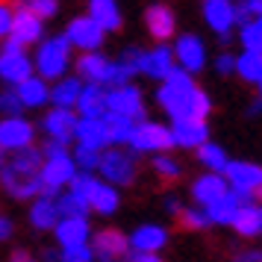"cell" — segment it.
I'll return each instance as SVG.
<instances>
[{"instance_id":"8992f818","label":"cell","mask_w":262,"mask_h":262,"mask_svg":"<svg viewBox=\"0 0 262 262\" xmlns=\"http://www.w3.org/2000/svg\"><path fill=\"white\" fill-rule=\"evenodd\" d=\"M133 154H168L174 147V139H171V127L165 124H156V121H136L133 127V136L127 142Z\"/></svg>"},{"instance_id":"484cf974","label":"cell","mask_w":262,"mask_h":262,"mask_svg":"<svg viewBox=\"0 0 262 262\" xmlns=\"http://www.w3.org/2000/svg\"><path fill=\"white\" fill-rule=\"evenodd\" d=\"M12 89L18 92L24 109H38V106H45V103H50V85H48V80L38 77V74H30L27 80H21V83L12 85Z\"/></svg>"},{"instance_id":"d6986e66","label":"cell","mask_w":262,"mask_h":262,"mask_svg":"<svg viewBox=\"0 0 262 262\" xmlns=\"http://www.w3.org/2000/svg\"><path fill=\"white\" fill-rule=\"evenodd\" d=\"M203 18L212 33L230 36L236 27V3L233 0H203Z\"/></svg>"},{"instance_id":"83f0119b","label":"cell","mask_w":262,"mask_h":262,"mask_svg":"<svg viewBox=\"0 0 262 262\" xmlns=\"http://www.w3.org/2000/svg\"><path fill=\"white\" fill-rule=\"evenodd\" d=\"M80 92H83V80L80 77H59V80H53V85H50V106L74 109Z\"/></svg>"},{"instance_id":"2e32d148","label":"cell","mask_w":262,"mask_h":262,"mask_svg":"<svg viewBox=\"0 0 262 262\" xmlns=\"http://www.w3.org/2000/svg\"><path fill=\"white\" fill-rule=\"evenodd\" d=\"M174 53L168 45H156L150 50H139V74L150 77V80H165L168 71L174 68Z\"/></svg>"},{"instance_id":"4fadbf2b","label":"cell","mask_w":262,"mask_h":262,"mask_svg":"<svg viewBox=\"0 0 262 262\" xmlns=\"http://www.w3.org/2000/svg\"><path fill=\"white\" fill-rule=\"evenodd\" d=\"M65 36H68V41H71V48L97 50L100 45H103V36H106V33L97 27V21L92 18V15H77L71 24H68Z\"/></svg>"},{"instance_id":"11a10c76","label":"cell","mask_w":262,"mask_h":262,"mask_svg":"<svg viewBox=\"0 0 262 262\" xmlns=\"http://www.w3.org/2000/svg\"><path fill=\"white\" fill-rule=\"evenodd\" d=\"M248 115H253V118H256V115H262V97H259V100H253V103L248 106Z\"/></svg>"},{"instance_id":"8d00e7d4","label":"cell","mask_w":262,"mask_h":262,"mask_svg":"<svg viewBox=\"0 0 262 262\" xmlns=\"http://www.w3.org/2000/svg\"><path fill=\"white\" fill-rule=\"evenodd\" d=\"M238 38H242L245 50H262V15L259 18H250L248 24H242Z\"/></svg>"},{"instance_id":"9f6ffc18","label":"cell","mask_w":262,"mask_h":262,"mask_svg":"<svg viewBox=\"0 0 262 262\" xmlns=\"http://www.w3.org/2000/svg\"><path fill=\"white\" fill-rule=\"evenodd\" d=\"M3 162H6V150L0 147V168H3Z\"/></svg>"},{"instance_id":"7dc6e473","label":"cell","mask_w":262,"mask_h":262,"mask_svg":"<svg viewBox=\"0 0 262 262\" xmlns=\"http://www.w3.org/2000/svg\"><path fill=\"white\" fill-rule=\"evenodd\" d=\"M215 71L218 74H233L236 71V56L233 53H218V59H215Z\"/></svg>"},{"instance_id":"cb8c5ba5","label":"cell","mask_w":262,"mask_h":262,"mask_svg":"<svg viewBox=\"0 0 262 262\" xmlns=\"http://www.w3.org/2000/svg\"><path fill=\"white\" fill-rule=\"evenodd\" d=\"M130 250H142V253H159L168 245V230L159 224H142L136 227L130 236Z\"/></svg>"},{"instance_id":"4316f807","label":"cell","mask_w":262,"mask_h":262,"mask_svg":"<svg viewBox=\"0 0 262 262\" xmlns=\"http://www.w3.org/2000/svg\"><path fill=\"white\" fill-rule=\"evenodd\" d=\"M77 112L89 118H100L106 112V85L100 83H83V92L77 97Z\"/></svg>"},{"instance_id":"e575fe53","label":"cell","mask_w":262,"mask_h":262,"mask_svg":"<svg viewBox=\"0 0 262 262\" xmlns=\"http://www.w3.org/2000/svg\"><path fill=\"white\" fill-rule=\"evenodd\" d=\"M198 150V159H201L203 165H206V171H215V174H224V168L227 162H230V156H227V150L221 147V144H215V142H206L201 144V147H194Z\"/></svg>"},{"instance_id":"f5cc1de1","label":"cell","mask_w":262,"mask_h":262,"mask_svg":"<svg viewBox=\"0 0 262 262\" xmlns=\"http://www.w3.org/2000/svg\"><path fill=\"white\" fill-rule=\"evenodd\" d=\"M165 209L171 215H180V209H183V203L177 201V198H165Z\"/></svg>"},{"instance_id":"681fc988","label":"cell","mask_w":262,"mask_h":262,"mask_svg":"<svg viewBox=\"0 0 262 262\" xmlns=\"http://www.w3.org/2000/svg\"><path fill=\"white\" fill-rule=\"evenodd\" d=\"M236 262H262V250H242Z\"/></svg>"},{"instance_id":"44dd1931","label":"cell","mask_w":262,"mask_h":262,"mask_svg":"<svg viewBox=\"0 0 262 262\" xmlns=\"http://www.w3.org/2000/svg\"><path fill=\"white\" fill-rule=\"evenodd\" d=\"M74 68H77V77H80L83 83H100V85H106L112 59H106L100 50H83V56L74 62Z\"/></svg>"},{"instance_id":"8fae6325","label":"cell","mask_w":262,"mask_h":262,"mask_svg":"<svg viewBox=\"0 0 262 262\" xmlns=\"http://www.w3.org/2000/svg\"><path fill=\"white\" fill-rule=\"evenodd\" d=\"M92 250H95V262H124L130 253V238L118 233V230H97L92 238Z\"/></svg>"},{"instance_id":"d6a6232c","label":"cell","mask_w":262,"mask_h":262,"mask_svg":"<svg viewBox=\"0 0 262 262\" xmlns=\"http://www.w3.org/2000/svg\"><path fill=\"white\" fill-rule=\"evenodd\" d=\"M89 206H92V212L112 215V212L121 206L118 189H115L112 183H106V180H100V183H97V189L92 191V198H89Z\"/></svg>"},{"instance_id":"7c38bea8","label":"cell","mask_w":262,"mask_h":262,"mask_svg":"<svg viewBox=\"0 0 262 262\" xmlns=\"http://www.w3.org/2000/svg\"><path fill=\"white\" fill-rule=\"evenodd\" d=\"M36 142V127L24 118V115H15V118H3L0 121V147L6 154L30 147Z\"/></svg>"},{"instance_id":"ac0fdd59","label":"cell","mask_w":262,"mask_h":262,"mask_svg":"<svg viewBox=\"0 0 262 262\" xmlns=\"http://www.w3.org/2000/svg\"><path fill=\"white\" fill-rule=\"evenodd\" d=\"M74 127H77V115H74V109H59L53 106L41 118V130L48 133V139L59 144H71L74 142Z\"/></svg>"},{"instance_id":"9a60e30c","label":"cell","mask_w":262,"mask_h":262,"mask_svg":"<svg viewBox=\"0 0 262 262\" xmlns=\"http://www.w3.org/2000/svg\"><path fill=\"white\" fill-rule=\"evenodd\" d=\"M144 24H147V33L154 36V41L159 45H165L174 38L177 33V15L171 6L165 3H154V6H147V12H144Z\"/></svg>"},{"instance_id":"836d02e7","label":"cell","mask_w":262,"mask_h":262,"mask_svg":"<svg viewBox=\"0 0 262 262\" xmlns=\"http://www.w3.org/2000/svg\"><path fill=\"white\" fill-rule=\"evenodd\" d=\"M236 74L245 83H259L262 80V50H242L236 56Z\"/></svg>"},{"instance_id":"c3c4849f","label":"cell","mask_w":262,"mask_h":262,"mask_svg":"<svg viewBox=\"0 0 262 262\" xmlns=\"http://www.w3.org/2000/svg\"><path fill=\"white\" fill-rule=\"evenodd\" d=\"M124 262H162V256H156V253H142V250H130Z\"/></svg>"},{"instance_id":"f6af8a7d","label":"cell","mask_w":262,"mask_h":262,"mask_svg":"<svg viewBox=\"0 0 262 262\" xmlns=\"http://www.w3.org/2000/svg\"><path fill=\"white\" fill-rule=\"evenodd\" d=\"M133 77H136V71H133L130 65H124L121 59H115V62H112V68H109L106 85H124V83H130Z\"/></svg>"},{"instance_id":"6f0895ef","label":"cell","mask_w":262,"mask_h":262,"mask_svg":"<svg viewBox=\"0 0 262 262\" xmlns=\"http://www.w3.org/2000/svg\"><path fill=\"white\" fill-rule=\"evenodd\" d=\"M259 236H262V203H259Z\"/></svg>"},{"instance_id":"f35d334b","label":"cell","mask_w":262,"mask_h":262,"mask_svg":"<svg viewBox=\"0 0 262 262\" xmlns=\"http://www.w3.org/2000/svg\"><path fill=\"white\" fill-rule=\"evenodd\" d=\"M71 156H74V165H77V171H97L100 150H95V147H85V144H77Z\"/></svg>"},{"instance_id":"7bdbcfd3","label":"cell","mask_w":262,"mask_h":262,"mask_svg":"<svg viewBox=\"0 0 262 262\" xmlns=\"http://www.w3.org/2000/svg\"><path fill=\"white\" fill-rule=\"evenodd\" d=\"M18 6L30 9V12L38 15L41 21H48V18H53V15L59 12V0H21Z\"/></svg>"},{"instance_id":"5b68a950","label":"cell","mask_w":262,"mask_h":262,"mask_svg":"<svg viewBox=\"0 0 262 262\" xmlns=\"http://www.w3.org/2000/svg\"><path fill=\"white\" fill-rule=\"evenodd\" d=\"M136 154L118 144H109L100 150V162H97V174L112 186H130L136 180Z\"/></svg>"},{"instance_id":"4dcf8cb0","label":"cell","mask_w":262,"mask_h":262,"mask_svg":"<svg viewBox=\"0 0 262 262\" xmlns=\"http://www.w3.org/2000/svg\"><path fill=\"white\" fill-rule=\"evenodd\" d=\"M242 201H248V198H242L238 191L230 189L224 198H218L212 206H206V212H209V221H212V224H233V218H236V212H238V206H242Z\"/></svg>"},{"instance_id":"52a82bcc","label":"cell","mask_w":262,"mask_h":262,"mask_svg":"<svg viewBox=\"0 0 262 262\" xmlns=\"http://www.w3.org/2000/svg\"><path fill=\"white\" fill-rule=\"evenodd\" d=\"M30 74H36V68H33V59H30L27 48H21L12 38H3V48H0V80L6 85H18Z\"/></svg>"},{"instance_id":"603a6c76","label":"cell","mask_w":262,"mask_h":262,"mask_svg":"<svg viewBox=\"0 0 262 262\" xmlns=\"http://www.w3.org/2000/svg\"><path fill=\"white\" fill-rule=\"evenodd\" d=\"M74 142L103 150L109 147L106 142V127H103V115L100 118H89V115H77V127H74Z\"/></svg>"},{"instance_id":"60d3db41","label":"cell","mask_w":262,"mask_h":262,"mask_svg":"<svg viewBox=\"0 0 262 262\" xmlns=\"http://www.w3.org/2000/svg\"><path fill=\"white\" fill-rule=\"evenodd\" d=\"M154 171L162 180H177L180 177V162L168 154H154Z\"/></svg>"},{"instance_id":"b9f144b4","label":"cell","mask_w":262,"mask_h":262,"mask_svg":"<svg viewBox=\"0 0 262 262\" xmlns=\"http://www.w3.org/2000/svg\"><path fill=\"white\" fill-rule=\"evenodd\" d=\"M59 262H95V250L89 242L83 245H71V248L59 250Z\"/></svg>"},{"instance_id":"7a4b0ae2","label":"cell","mask_w":262,"mask_h":262,"mask_svg":"<svg viewBox=\"0 0 262 262\" xmlns=\"http://www.w3.org/2000/svg\"><path fill=\"white\" fill-rule=\"evenodd\" d=\"M41 162L45 154L36 144L6 154V162L0 168V186L6 194H12L15 201H33L41 191Z\"/></svg>"},{"instance_id":"7402d4cb","label":"cell","mask_w":262,"mask_h":262,"mask_svg":"<svg viewBox=\"0 0 262 262\" xmlns=\"http://www.w3.org/2000/svg\"><path fill=\"white\" fill-rule=\"evenodd\" d=\"M227 191H230V186H227L224 174H215V171H206L203 177L194 180V186H191V198H194V203L198 206H212L218 198H224Z\"/></svg>"},{"instance_id":"9c48e42d","label":"cell","mask_w":262,"mask_h":262,"mask_svg":"<svg viewBox=\"0 0 262 262\" xmlns=\"http://www.w3.org/2000/svg\"><path fill=\"white\" fill-rule=\"evenodd\" d=\"M106 112H118L133 121H144V97L133 83L106 85Z\"/></svg>"},{"instance_id":"74e56055","label":"cell","mask_w":262,"mask_h":262,"mask_svg":"<svg viewBox=\"0 0 262 262\" xmlns=\"http://www.w3.org/2000/svg\"><path fill=\"white\" fill-rule=\"evenodd\" d=\"M180 224L189 227V230H206V227L212 224L209 221V212L203 209V206H189V209H180Z\"/></svg>"},{"instance_id":"e0dca14e","label":"cell","mask_w":262,"mask_h":262,"mask_svg":"<svg viewBox=\"0 0 262 262\" xmlns=\"http://www.w3.org/2000/svg\"><path fill=\"white\" fill-rule=\"evenodd\" d=\"M171 139H174V147H201L206 139H209V127L203 118H174L171 124Z\"/></svg>"},{"instance_id":"1f68e13d","label":"cell","mask_w":262,"mask_h":262,"mask_svg":"<svg viewBox=\"0 0 262 262\" xmlns=\"http://www.w3.org/2000/svg\"><path fill=\"white\" fill-rule=\"evenodd\" d=\"M103 127H106V142L124 147V144L130 142L136 121L127 118V115H118V112H103Z\"/></svg>"},{"instance_id":"30bf717a","label":"cell","mask_w":262,"mask_h":262,"mask_svg":"<svg viewBox=\"0 0 262 262\" xmlns=\"http://www.w3.org/2000/svg\"><path fill=\"white\" fill-rule=\"evenodd\" d=\"M171 53H174L177 68H183V71H189V74H198L203 65H206V45H203V38L194 36V33L177 36Z\"/></svg>"},{"instance_id":"ab89813d","label":"cell","mask_w":262,"mask_h":262,"mask_svg":"<svg viewBox=\"0 0 262 262\" xmlns=\"http://www.w3.org/2000/svg\"><path fill=\"white\" fill-rule=\"evenodd\" d=\"M21 112H24V103H21L18 92H15L12 85L3 89V92H0V115H3V118H15V115H21Z\"/></svg>"},{"instance_id":"680465c9","label":"cell","mask_w":262,"mask_h":262,"mask_svg":"<svg viewBox=\"0 0 262 262\" xmlns=\"http://www.w3.org/2000/svg\"><path fill=\"white\" fill-rule=\"evenodd\" d=\"M256 89H259V97H262V80H259V83H256Z\"/></svg>"},{"instance_id":"5bb4252c","label":"cell","mask_w":262,"mask_h":262,"mask_svg":"<svg viewBox=\"0 0 262 262\" xmlns=\"http://www.w3.org/2000/svg\"><path fill=\"white\" fill-rule=\"evenodd\" d=\"M6 38L18 41L21 48L38 45V41L45 38V21H41L38 15H33L30 9L18 6V9H15V18H12V33H9Z\"/></svg>"},{"instance_id":"f907efd6","label":"cell","mask_w":262,"mask_h":262,"mask_svg":"<svg viewBox=\"0 0 262 262\" xmlns=\"http://www.w3.org/2000/svg\"><path fill=\"white\" fill-rule=\"evenodd\" d=\"M9 236H12V221L6 215H0V242H6Z\"/></svg>"},{"instance_id":"6da1fadb","label":"cell","mask_w":262,"mask_h":262,"mask_svg":"<svg viewBox=\"0 0 262 262\" xmlns=\"http://www.w3.org/2000/svg\"><path fill=\"white\" fill-rule=\"evenodd\" d=\"M156 103L171 115V121L174 118H203L206 121L209 109H212V100L194 85L191 74L177 68V65L168 71L165 80H159Z\"/></svg>"},{"instance_id":"db71d44e","label":"cell","mask_w":262,"mask_h":262,"mask_svg":"<svg viewBox=\"0 0 262 262\" xmlns=\"http://www.w3.org/2000/svg\"><path fill=\"white\" fill-rule=\"evenodd\" d=\"M41 259H45V262H59V250L48 248V250H45V253H41Z\"/></svg>"},{"instance_id":"f546056e","label":"cell","mask_w":262,"mask_h":262,"mask_svg":"<svg viewBox=\"0 0 262 262\" xmlns=\"http://www.w3.org/2000/svg\"><path fill=\"white\" fill-rule=\"evenodd\" d=\"M89 15L97 21V27L103 33L121 30V9L115 0H89Z\"/></svg>"},{"instance_id":"ffe728a7","label":"cell","mask_w":262,"mask_h":262,"mask_svg":"<svg viewBox=\"0 0 262 262\" xmlns=\"http://www.w3.org/2000/svg\"><path fill=\"white\" fill-rule=\"evenodd\" d=\"M50 233L56 236L59 248H71V245H83V242H89L92 227H89V218H83V215H62L59 221L53 224Z\"/></svg>"},{"instance_id":"d4e9b609","label":"cell","mask_w":262,"mask_h":262,"mask_svg":"<svg viewBox=\"0 0 262 262\" xmlns=\"http://www.w3.org/2000/svg\"><path fill=\"white\" fill-rule=\"evenodd\" d=\"M59 221V209H56V194H48V191H38L33 198V206H30V224L41 230V233H50L53 224Z\"/></svg>"},{"instance_id":"ee69618b","label":"cell","mask_w":262,"mask_h":262,"mask_svg":"<svg viewBox=\"0 0 262 262\" xmlns=\"http://www.w3.org/2000/svg\"><path fill=\"white\" fill-rule=\"evenodd\" d=\"M262 15V0H238L236 3V24H248L250 18Z\"/></svg>"},{"instance_id":"f1b7e54d","label":"cell","mask_w":262,"mask_h":262,"mask_svg":"<svg viewBox=\"0 0 262 262\" xmlns=\"http://www.w3.org/2000/svg\"><path fill=\"white\" fill-rule=\"evenodd\" d=\"M233 230H236L238 236L245 238H253L259 236V203L253 201V198H248V201H242V206H238L236 218H233Z\"/></svg>"},{"instance_id":"816d5d0a","label":"cell","mask_w":262,"mask_h":262,"mask_svg":"<svg viewBox=\"0 0 262 262\" xmlns=\"http://www.w3.org/2000/svg\"><path fill=\"white\" fill-rule=\"evenodd\" d=\"M9 262H38L36 256H33V253H27V250H12V256H9Z\"/></svg>"},{"instance_id":"bcb514c9","label":"cell","mask_w":262,"mask_h":262,"mask_svg":"<svg viewBox=\"0 0 262 262\" xmlns=\"http://www.w3.org/2000/svg\"><path fill=\"white\" fill-rule=\"evenodd\" d=\"M12 18H15V9L6 0H0V41L12 33Z\"/></svg>"},{"instance_id":"ba28073f","label":"cell","mask_w":262,"mask_h":262,"mask_svg":"<svg viewBox=\"0 0 262 262\" xmlns=\"http://www.w3.org/2000/svg\"><path fill=\"white\" fill-rule=\"evenodd\" d=\"M224 180L233 191H238L242 198H256L262 194V168L256 162H242V159H230L224 168Z\"/></svg>"},{"instance_id":"277c9868","label":"cell","mask_w":262,"mask_h":262,"mask_svg":"<svg viewBox=\"0 0 262 262\" xmlns=\"http://www.w3.org/2000/svg\"><path fill=\"white\" fill-rule=\"evenodd\" d=\"M71 41L68 36H50L38 41V50L33 56V68H36L38 77L45 80H59L68 74V65H71Z\"/></svg>"},{"instance_id":"3957f363","label":"cell","mask_w":262,"mask_h":262,"mask_svg":"<svg viewBox=\"0 0 262 262\" xmlns=\"http://www.w3.org/2000/svg\"><path fill=\"white\" fill-rule=\"evenodd\" d=\"M41 154H45V162H41V191L59 194L74 180V174H77L74 156L68 154V144H59V142H53V139L45 142Z\"/></svg>"},{"instance_id":"d590c367","label":"cell","mask_w":262,"mask_h":262,"mask_svg":"<svg viewBox=\"0 0 262 262\" xmlns=\"http://www.w3.org/2000/svg\"><path fill=\"white\" fill-rule=\"evenodd\" d=\"M56 209H59V218L62 215H83V218H89V212H92L89 201H83V198L71 189H62L59 194H56Z\"/></svg>"}]
</instances>
